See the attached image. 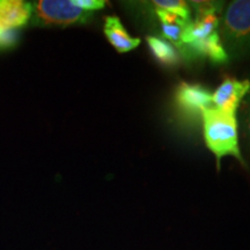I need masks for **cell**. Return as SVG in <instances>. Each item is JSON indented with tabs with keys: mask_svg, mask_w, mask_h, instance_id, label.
<instances>
[{
	"mask_svg": "<svg viewBox=\"0 0 250 250\" xmlns=\"http://www.w3.org/2000/svg\"><path fill=\"white\" fill-rule=\"evenodd\" d=\"M146 42L149 48V51L159 64L165 67H175L179 65L180 56L179 52L171 43L167 40L158 36H147Z\"/></svg>",
	"mask_w": 250,
	"mask_h": 250,
	"instance_id": "11",
	"label": "cell"
},
{
	"mask_svg": "<svg viewBox=\"0 0 250 250\" xmlns=\"http://www.w3.org/2000/svg\"><path fill=\"white\" fill-rule=\"evenodd\" d=\"M250 92V80L225 78L212 94V104L219 110L236 115L237 109Z\"/></svg>",
	"mask_w": 250,
	"mask_h": 250,
	"instance_id": "5",
	"label": "cell"
},
{
	"mask_svg": "<svg viewBox=\"0 0 250 250\" xmlns=\"http://www.w3.org/2000/svg\"><path fill=\"white\" fill-rule=\"evenodd\" d=\"M72 1H73L74 5H77L78 7L85 9L87 12L102 9L105 7V4H107V2L103 1V0H72Z\"/></svg>",
	"mask_w": 250,
	"mask_h": 250,
	"instance_id": "16",
	"label": "cell"
},
{
	"mask_svg": "<svg viewBox=\"0 0 250 250\" xmlns=\"http://www.w3.org/2000/svg\"><path fill=\"white\" fill-rule=\"evenodd\" d=\"M152 5L155 9L169 12L186 21H191V8L187 1L182 0H154Z\"/></svg>",
	"mask_w": 250,
	"mask_h": 250,
	"instance_id": "12",
	"label": "cell"
},
{
	"mask_svg": "<svg viewBox=\"0 0 250 250\" xmlns=\"http://www.w3.org/2000/svg\"><path fill=\"white\" fill-rule=\"evenodd\" d=\"M33 7L22 0H0V35L8 29H19L30 21Z\"/></svg>",
	"mask_w": 250,
	"mask_h": 250,
	"instance_id": "6",
	"label": "cell"
},
{
	"mask_svg": "<svg viewBox=\"0 0 250 250\" xmlns=\"http://www.w3.org/2000/svg\"><path fill=\"white\" fill-rule=\"evenodd\" d=\"M219 23H220V15L215 14L197 18L195 21H190L182 36L183 49L181 54H182L186 46L192 44L197 41L204 40L215 33V31H218Z\"/></svg>",
	"mask_w": 250,
	"mask_h": 250,
	"instance_id": "9",
	"label": "cell"
},
{
	"mask_svg": "<svg viewBox=\"0 0 250 250\" xmlns=\"http://www.w3.org/2000/svg\"><path fill=\"white\" fill-rule=\"evenodd\" d=\"M182 55L188 59L208 58L215 64H223L228 61V55L225 50L218 31L206 39L197 41L184 48Z\"/></svg>",
	"mask_w": 250,
	"mask_h": 250,
	"instance_id": "7",
	"label": "cell"
},
{
	"mask_svg": "<svg viewBox=\"0 0 250 250\" xmlns=\"http://www.w3.org/2000/svg\"><path fill=\"white\" fill-rule=\"evenodd\" d=\"M155 14L160 20L161 31L165 40H167L175 48L182 51V36L190 21L183 20L177 15L162 11V9H155Z\"/></svg>",
	"mask_w": 250,
	"mask_h": 250,
	"instance_id": "10",
	"label": "cell"
},
{
	"mask_svg": "<svg viewBox=\"0 0 250 250\" xmlns=\"http://www.w3.org/2000/svg\"><path fill=\"white\" fill-rule=\"evenodd\" d=\"M202 122L206 146L217 158L218 168L224 156H234L245 165L239 146L236 115L211 107L203 111Z\"/></svg>",
	"mask_w": 250,
	"mask_h": 250,
	"instance_id": "1",
	"label": "cell"
},
{
	"mask_svg": "<svg viewBox=\"0 0 250 250\" xmlns=\"http://www.w3.org/2000/svg\"><path fill=\"white\" fill-rule=\"evenodd\" d=\"M18 29H8L0 35V49H8L18 42Z\"/></svg>",
	"mask_w": 250,
	"mask_h": 250,
	"instance_id": "15",
	"label": "cell"
},
{
	"mask_svg": "<svg viewBox=\"0 0 250 250\" xmlns=\"http://www.w3.org/2000/svg\"><path fill=\"white\" fill-rule=\"evenodd\" d=\"M175 103L184 116L196 121L203 111L212 107V94L201 85L182 83L175 93Z\"/></svg>",
	"mask_w": 250,
	"mask_h": 250,
	"instance_id": "4",
	"label": "cell"
},
{
	"mask_svg": "<svg viewBox=\"0 0 250 250\" xmlns=\"http://www.w3.org/2000/svg\"><path fill=\"white\" fill-rule=\"evenodd\" d=\"M219 35L227 55L240 58L250 52V0H234L224 11Z\"/></svg>",
	"mask_w": 250,
	"mask_h": 250,
	"instance_id": "2",
	"label": "cell"
},
{
	"mask_svg": "<svg viewBox=\"0 0 250 250\" xmlns=\"http://www.w3.org/2000/svg\"><path fill=\"white\" fill-rule=\"evenodd\" d=\"M190 8L193 9L197 18L208 17V15H220L223 11L224 2L223 1H211V0H206V1H189L188 2Z\"/></svg>",
	"mask_w": 250,
	"mask_h": 250,
	"instance_id": "13",
	"label": "cell"
},
{
	"mask_svg": "<svg viewBox=\"0 0 250 250\" xmlns=\"http://www.w3.org/2000/svg\"><path fill=\"white\" fill-rule=\"evenodd\" d=\"M30 22L39 27H68L87 24L93 20V12L78 7L72 0H39L31 4Z\"/></svg>",
	"mask_w": 250,
	"mask_h": 250,
	"instance_id": "3",
	"label": "cell"
},
{
	"mask_svg": "<svg viewBox=\"0 0 250 250\" xmlns=\"http://www.w3.org/2000/svg\"><path fill=\"white\" fill-rule=\"evenodd\" d=\"M104 35L109 43L116 49L120 54H126L132 51L140 44V39L131 37L125 29L120 18L115 15H109L104 19Z\"/></svg>",
	"mask_w": 250,
	"mask_h": 250,
	"instance_id": "8",
	"label": "cell"
},
{
	"mask_svg": "<svg viewBox=\"0 0 250 250\" xmlns=\"http://www.w3.org/2000/svg\"><path fill=\"white\" fill-rule=\"evenodd\" d=\"M240 107H242L241 118H242L243 131H245V136L250 145V95L246 96Z\"/></svg>",
	"mask_w": 250,
	"mask_h": 250,
	"instance_id": "14",
	"label": "cell"
}]
</instances>
